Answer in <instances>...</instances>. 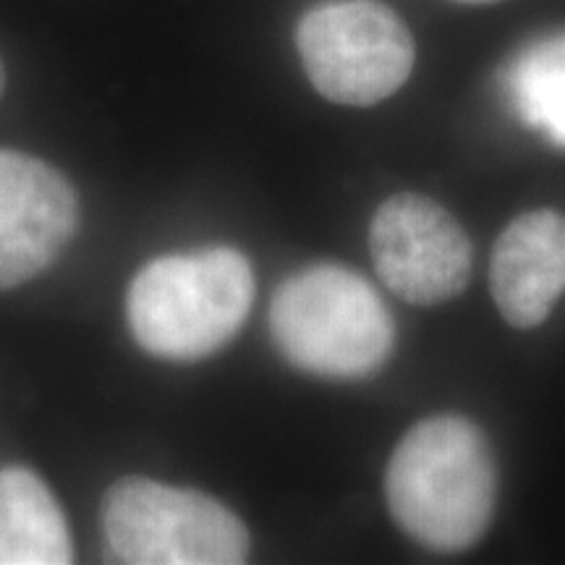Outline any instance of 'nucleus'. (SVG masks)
<instances>
[{"instance_id": "obj_7", "label": "nucleus", "mask_w": 565, "mask_h": 565, "mask_svg": "<svg viewBox=\"0 0 565 565\" xmlns=\"http://www.w3.org/2000/svg\"><path fill=\"white\" fill-rule=\"evenodd\" d=\"M79 225L74 186L32 154L0 150V291L47 270Z\"/></svg>"}, {"instance_id": "obj_10", "label": "nucleus", "mask_w": 565, "mask_h": 565, "mask_svg": "<svg viewBox=\"0 0 565 565\" xmlns=\"http://www.w3.org/2000/svg\"><path fill=\"white\" fill-rule=\"evenodd\" d=\"M521 121L565 150V32L529 45L505 76Z\"/></svg>"}, {"instance_id": "obj_6", "label": "nucleus", "mask_w": 565, "mask_h": 565, "mask_svg": "<svg viewBox=\"0 0 565 565\" xmlns=\"http://www.w3.org/2000/svg\"><path fill=\"white\" fill-rule=\"evenodd\" d=\"M374 270L419 307L450 301L471 278V242L448 210L422 194H395L370 225Z\"/></svg>"}, {"instance_id": "obj_12", "label": "nucleus", "mask_w": 565, "mask_h": 565, "mask_svg": "<svg viewBox=\"0 0 565 565\" xmlns=\"http://www.w3.org/2000/svg\"><path fill=\"white\" fill-rule=\"evenodd\" d=\"M458 3H492V0H458Z\"/></svg>"}, {"instance_id": "obj_1", "label": "nucleus", "mask_w": 565, "mask_h": 565, "mask_svg": "<svg viewBox=\"0 0 565 565\" xmlns=\"http://www.w3.org/2000/svg\"><path fill=\"white\" fill-rule=\"evenodd\" d=\"M393 521L435 553L475 547L498 500L490 443L463 416H433L406 433L385 475Z\"/></svg>"}, {"instance_id": "obj_9", "label": "nucleus", "mask_w": 565, "mask_h": 565, "mask_svg": "<svg viewBox=\"0 0 565 565\" xmlns=\"http://www.w3.org/2000/svg\"><path fill=\"white\" fill-rule=\"evenodd\" d=\"M74 547L53 492L30 469H0V565H66Z\"/></svg>"}, {"instance_id": "obj_4", "label": "nucleus", "mask_w": 565, "mask_h": 565, "mask_svg": "<svg viewBox=\"0 0 565 565\" xmlns=\"http://www.w3.org/2000/svg\"><path fill=\"white\" fill-rule=\"evenodd\" d=\"M103 529L116 561L129 565H238L252 547L238 515L217 500L145 477L110 487Z\"/></svg>"}, {"instance_id": "obj_3", "label": "nucleus", "mask_w": 565, "mask_h": 565, "mask_svg": "<svg viewBox=\"0 0 565 565\" xmlns=\"http://www.w3.org/2000/svg\"><path fill=\"white\" fill-rule=\"evenodd\" d=\"M270 330L288 362L317 377L356 380L377 372L395 345L385 301L362 275L315 265L275 294Z\"/></svg>"}, {"instance_id": "obj_11", "label": "nucleus", "mask_w": 565, "mask_h": 565, "mask_svg": "<svg viewBox=\"0 0 565 565\" xmlns=\"http://www.w3.org/2000/svg\"><path fill=\"white\" fill-rule=\"evenodd\" d=\"M3 84H6V74H3V61H0V95H3Z\"/></svg>"}, {"instance_id": "obj_8", "label": "nucleus", "mask_w": 565, "mask_h": 565, "mask_svg": "<svg viewBox=\"0 0 565 565\" xmlns=\"http://www.w3.org/2000/svg\"><path fill=\"white\" fill-rule=\"evenodd\" d=\"M490 291L508 324L532 330L565 294V215L534 210L503 231L492 252Z\"/></svg>"}, {"instance_id": "obj_2", "label": "nucleus", "mask_w": 565, "mask_h": 565, "mask_svg": "<svg viewBox=\"0 0 565 565\" xmlns=\"http://www.w3.org/2000/svg\"><path fill=\"white\" fill-rule=\"evenodd\" d=\"M252 301L249 259L231 246H212L141 267L129 288L126 317L145 351L171 362H196L242 330Z\"/></svg>"}, {"instance_id": "obj_5", "label": "nucleus", "mask_w": 565, "mask_h": 565, "mask_svg": "<svg viewBox=\"0 0 565 565\" xmlns=\"http://www.w3.org/2000/svg\"><path fill=\"white\" fill-rule=\"evenodd\" d=\"M303 71L324 100L370 108L404 87L416 45L404 19L380 0H330L296 30Z\"/></svg>"}]
</instances>
